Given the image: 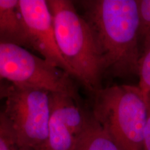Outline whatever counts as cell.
<instances>
[{"instance_id": "14", "label": "cell", "mask_w": 150, "mask_h": 150, "mask_svg": "<svg viewBox=\"0 0 150 150\" xmlns=\"http://www.w3.org/2000/svg\"><path fill=\"white\" fill-rule=\"evenodd\" d=\"M12 84L0 78V102L6 100L8 97Z\"/></svg>"}, {"instance_id": "6", "label": "cell", "mask_w": 150, "mask_h": 150, "mask_svg": "<svg viewBox=\"0 0 150 150\" xmlns=\"http://www.w3.org/2000/svg\"><path fill=\"white\" fill-rule=\"evenodd\" d=\"M19 6L31 48L52 66L74 78L58 47L47 0H19Z\"/></svg>"}, {"instance_id": "8", "label": "cell", "mask_w": 150, "mask_h": 150, "mask_svg": "<svg viewBox=\"0 0 150 150\" xmlns=\"http://www.w3.org/2000/svg\"><path fill=\"white\" fill-rule=\"evenodd\" d=\"M0 42L31 48L19 0H0Z\"/></svg>"}, {"instance_id": "10", "label": "cell", "mask_w": 150, "mask_h": 150, "mask_svg": "<svg viewBox=\"0 0 150 150\" xmlns=\"http://www.w3.org/2000/svg\"><path fill=\"white\" fill-rule=\"evenodd\" d=\"M142 45L138 67V86L142 93L147 95L150 94V34L142 41Z\"/></svg>"}, {"instance_id": "5", "label": "cell", "mask_w": 150, "mask_h": 150, "mask_svg": "<svg viewBox=\"0 0 150 150\" xmlns=\"http://www.w3.org/2000/svg\"><path fill=\"white\" fill-rule=\"evenodd\" d=\"M0 78L14 86L39 88L79 99L72 76L17 45L0 42Z\"/></svg>"}, {"instance_id": "4", "label": "cell", "mask_w": 150, "mask_h": 150, "mask_svg": "<svg viewBox=\"0 0 150 150\" xmlns=\"http://www.w3.org/2000/svg\"><path fill=\"white\" fill-rule=\"evenodd\" d=\"M2 110L21 150H42L48 136L51 92L12 85Z\"/></svg>"}, {"instance_id": "7", "label": "cell", "mask_w": 150, "mask_h": 150, "mask_svg": "<svg viewBox=\"0 0 150 150\" xmlns=\"http://www.w3.org/2000/svg\"><path fill=\"white\" fill-rule=\"evenodd\" d=\"M91 115L84 111L73 97L51 93L48 136L42 150H76Z\"/></svg>"}, {"instance_id": "13", "label": "cell", "mask_w": 150, "mask_h": 150, "mask_svg": "<svg viewBox=\"0 0 150 150\" xmlns=\"http://www.w3.org/2000/svg\"><path fill=\"white\" fill-rule=\"evenodd\" d=\"M147 106V115L143 138L144 150H150V94L145 95Z\"/></svg>"}, {"instance_id": "1", "label": "cell", "mask_w": 150, "mask_h": 150, "mask_svg": "<svg viewBox=\"0 0 150 150\" xmlns=\"http://www.w3.org/2000/svg\"><path fill=\"white\" fill-rule=\"evenodd\" d=\"M79 4L93 33L104 72L138 75V0H86Z\"/></svg>"}, {"instance_id": "3", "label": "cell", "mask_w": 150, "mask_h": 150, "mask_svg": "<svg viewBox=\"0 0 150 150\" xmlns=\"http://www.w3.org/2000/svg\"><path fill=\"white\" fill-rule=\"evenodd\" d=\"M92 115L122 150H144L147 106L139 86L102 88L94 93Z\"/></svg>"}, {"instance_id": "11", "label": "cell", "mask_w": 150, "mask_h": 150, "mask_svg": "<svg viewBox=\"0 0 150 150\" xmlns=\"http://www.w3.org/2000/svg\"><path fill=\"white\" fill-rule=\"evenodd\" d=\"M0 150H21L2 110H0Z\"/></svg>"}, {"instance_id": "9", "label": "cell", "mask_w": 150, "mask_h": 150, "mask_svg": "<svg viewBox=\"0 0 150 150\" xmlns=\"http://www.w3.org/2000/svg\"><path fill=\"white\" fill-rule=\"evenodd\" d=\"M76 150H122L106 129L91 115Z\"/></svg>"}, {"instance_id": "12", "label": "cell", "mask_w": 150, "mask_h": 150, "mask_svg": "<svg viewBox=\"0 0 150 150\" xmlns=\"http://www.w3.org/2000/svg\"><path fill=\"white\" fill-rule=\"evenodd\" d=\"M138 16H139L140 40L150 34V0H138Z\"/></svg>"}, {"instance_id": "2", "label": "cell", "mask_w": 150, "mask_h": 150, "mask_svg": "<svg viewBox=\"0 0 150 150\" xmlns=\"http://www.w3.org/2000/svg\"><path fill=\"white\" fill-rule=\"evenodd\" d=\"M58 47L74 77L93 94L104 71L91 27L70 0H47Z\"/></svg>"}]
</instances>
